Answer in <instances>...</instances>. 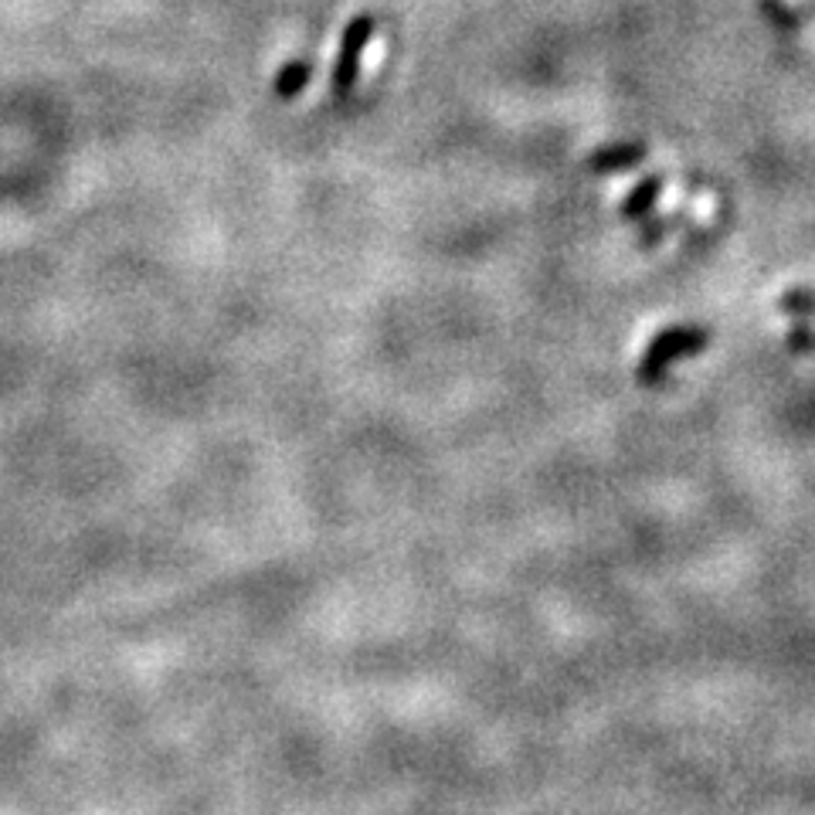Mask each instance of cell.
I'll return each instance as SVG.
<instances>
[{
    "instance_id": "6da1fadb",
    "label": "cell",
    "mask_w": 815,
    "mask_h": 815,
    "mask_svg": "<svg viewBox=\"0 0 815 815\" xmlns=\"http://www.w3.org/2000/svg\"><path fill=\"white\" fill-rule=\"evenodd\" d=\"M374 31H378V21L374 14H354L347 21L340 35V51L333 58V69H330V96L333 99H347L351 92L357 88L361 69H364V51L374 38Z\"/></svg>"
},
{
    "instance_id": "7a4b0ae2",
    "label": "cell",
    "mask_w": 815,
    "mask_h": 815,
    "mask_svg": "<svg viewBox=\"0 0 815 815\" xmlns=\"http://www.w3.org/2000/svg\"><path fill=\"white\" fill-rule=\"evenodd\" d=\"M649 156V146L639 140H625V143H609L602 150H594L588 156V167L599 174H618V170H633Z\"/></svg>"
},
{
    "instance_id": "3957f363",
    "label": "cell",
    "mask_w": 815,
    "mask_h": 815,
    "mask_svg": "<svg viewBox=\"0 0 815 815\" xmlns=\"http://www.w3.org/2000/svg\"><path fill=\"white\" fill-rule=\"evenodd\" d=\"M309 79H312V61H309V58H293V61H286V66L279 69V75L272 79L275 99H282V103L299 99L303 92H306V85H309Z\"/></svg>"
},
{
    "instance_id": "277c9868",
    "label": "cell",
    "mask_w": 815,
    "mask_h": 815,
    "mask_svg": "<svg viewBox=\"0 0 815 815\" xmlns=\"http://www.w3.org/2000/svg\"><path fill=\"white\" fill-rule=\"evenodd\" d=\"M663 177L660 174H652V177H646L636 191L625 198V204H622V214L625 217H642V214H649L652 211V204L660 201V194H663Z\"/></svg>"
},
{
    "instance_id": "5b68a950",
    "label": "cell",
    "mask_w": 815,
    "mask_h": 815,
    "mask_svg": "<svg viewBox=\"0 0 815 815\" xmlns=\"http://www.w3.org/2000/svg\"><path fill=\"white\" fill-rule=\"evenodd\" d=\"M758 11L778 31H792V35H795V31L802 27V17L786 4V0H758Z\"/></svg>"
}]
</instances>
